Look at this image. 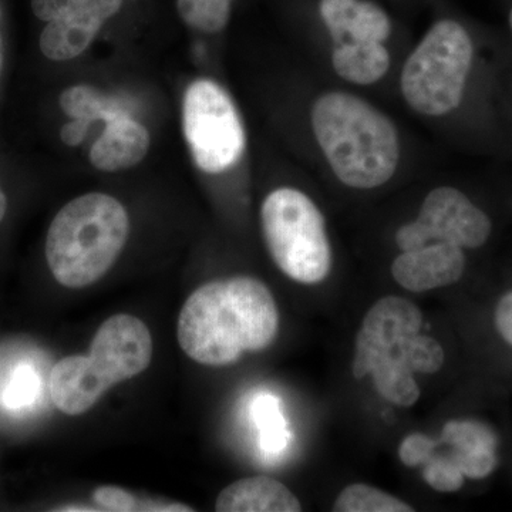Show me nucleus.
I'll use <instances>...</instances> for the list:
<instances>
[{
	"instance_id": "nucleus-1",
	"label": "nucleus",
	"mask_w": 512,
	"mask_h": 512,
	"mask_svg": "<svg viewBox=\"0 0 512 512\" xmlns=\"http://www.w3.org/2000/svg\"><path fill=\"white\" fill-rule=\"evenodd\" d=\"M279 312L271 291L252 276L202 285L178 316V343L205 366H228L247 352H261L278 335Z\"/></svg>"
},
{
	"instance_id": "nucleus-2",
	"label": "nucleus",
	"mask_w": 512,
	"mask_h": 512,
	"mask_svg": "<svg viewBox=\"0 0 512 512\" xmlns=\"http://www.w3.org/2000/svg\"><path fill=\"white\" fill-rule=\"evenodd\" d=\"M316 140L340 183L373 190L390 181L400 160V141L392 120L353 94L332 92L312 110Z\"/></svg>"
},
{
	"instance_id": "nucleus-3",
	"label": "nucleus",
	"mask_w": 512,
	"mask_h": 512,
	"mask_svg": "<svg viewBox=\"0 0 512 512\" xmlns=\"http://www.w3.org/2000/svg\"><path fill=\"white\" fill-rule=\"evenodd\" d=\"M130 220L111 195L92 192L57 212L46 238V259L60 285L84 288L99 281L126 245Z\"/></svg>"
},
{
	"instance_id": "nucleus-4",
	"label": "nucleus",
	"mask_w": 512,
	"mask_h": 512,
	"mask_svg": "<svg viewBox=\"0 0 512 512\" xmlns=\"http://www.w3.org/2000/svg\"><path fill=\"white\" fill-rule=\"evenodd\" d=\"M153 339L136 316H111L94 335L87 356L64 357L53 367L50 394L67 416L89 412L114 384L133 379L150 365Z\"/></svg>"
},
{
	"instance_id": "nucleus-5",
	"label": "nucleus",
	"mask_w": 512,
	"mask_h": 512,
	"mask_svg": "<svg viewBox=\"0 0 512 512\" xmlns=\"http://www.w3.org/2000/svg\"><path fill=\"white\" fill-rule=\"evenodd\" d=\"M261 224L269 254L288 278L305 285L328 278L332 248L325 217L305 192L272 191L262 204Z\"/></svg>"
},
{
	"instance_id": "nucleus-6",
	"label": "nucleus",
	"mask_w": 512,
	"mask_h": 512,
	"mask_svg": "<svg viewBox=\"0 0 512 512\" xmlns=\"http://www.w3.org/2000/svg\"><path fill=\"white\" fill-rule=\"evenodd\" d=\"M473 64V42L460 23L431 26L404 64L402 93L413 110L439 117L457 109Z\"/></svg>"
},
{
	"instance_id": "nucleus-7",
	"label": "nucleus",
	"mask_w": 512,
	"mask_h": 512,
	"mask_svg": "<svg viewBox=\"0 0 512 512\" xmlns=\"http://www.w3.org/2000/svg\"><path fill=\"white\" fill-rule=\"evenodd\" d=\"M183 128L200 170L220 174L241 160L247 146L244 126L231 96L210 79H198L184 94Z\"/></svg>"
},
{
	"instance_id": "nucleus-8",
	"label": "nucleus",
	"mask_w": 512,
	"mask_h": 512,
	"mask_svg": "<svg viewBox=\"0 0 512 512\" xmlns=\"http://www.w3.org/2000/svg\"><path fill=\"white\" fill-rule=\"evenodd\" d=\"M491 229L493 225L488 215L466 194L453 187H437L424 198L416 220L397 229L396 244L402 252L434 242L476 249L488 241Z\"/></svg>"
},
{
	"instance_id": "nucleus-9",
	"label": "nucleus",
	"mask_w": 512,
	"mask_h": 512,
	"mask_svg": "<svg viewBox=\"0 0 512 512\" xmlns=\"http://www.w3.org/2000/svg\"><path fill=\"white\" fill-rule=\"evenodd\" d=\"M423 323L419 306L402 296H384L373 303L356 335L353 376L363 379L377 367L407 366L404 343L421 332Z\"/></svg>"
},
{
	"instance_id": "nucleus-10",
	"label": "nucleus",
	"mask_w": 512,
	"mask_h": 512,
	"mask_svg": "<svg viewBox=\"0 0 512 512\" xmlns=\"http://www.w3.org/2000/svg\"><path fill=\"white\" fill-rule=\"evenodd\" d=\"M464 271V249L448 242H434L414 251L402 252L392 264L394 281L414 293L454 285L460 281Z\"/></svg>"
},
{
	"instance_id": "nucleus-11",
	"label": "nucleus",
	"mask_w": 512,
	"mask_h": 512,
	"mask_svg": "<svg viewBox=\"0 0 512 512\" xmlns=\"http://www.w3.org/2000/svg\"><path fill=\"white\" fill-rule=\"evenodd\" d=\"M319 13L335 45L384 43L392 33L387 13L367 0H320Z\"/></svg>"
},
{
	"instance_id": "nucleus-12",
	"label": "nucleus",
	"mask_w": 512,
	"mask_h": 512,
	"mask_svg": "<svg viewBox=\"0 0 512 512\" xmlns=\"http://www.w3.org/2000/svg\"><path fill=\"white\" fill-rule=\"evenodd\" d=\"M150 134L138 121L119 113L107 121L103 134L90 151L94 167L107 173L136 167L147 156Z\"/></svg>"
},
{
	"instance_id": "nucleus-13",
	"label": "nucleus",
	"mask_w": 512,
	"mask_h": 512,
	"mask_svg": "<svg viewBox=\"0 0 512 512\" xmlns=\"http://www.w3.org/2000/svg\"><path fill=\"white\" fill-rule=\"evenodd\" d=\"M218 512H299L301 501L271 477L258 476L235 481L218 495Z\"/></svg>"
},
{
	"instance_id": "nucleus-14",
	"label": "nucleus",
	"mask_w": 512,
	"mask_h": 512,
	"mask_svg": "<svg viewBox=\"0 0 512 512\" xmlns=\"http://www.w3.org/2000/svg\"><path fill=\"white\" fill-rule=\"evenodd\" d=\"M332 66L346 82L369 86L389 72L390 53L380 42H345L335 45Z\"/></svg>"
},
{
	"instance_id": "nucleus-15",
	"label": "nucleus",
	"mask_w": 512,
	"mask_h": 512,
	"mask_svg": "<svg viewBox=\"0 0 512 512\" xmlns=\"http://www.w3.org/2000/svg\"><path fill=\"white\" fill-rule=\"evenodd\" d=\"M121 5L123 0H32L37 19L72 23L96 32L119 12Z\"/></svg>"
},
{
	"instance_id": "nucleus-16",
	"label": "nucleus",
	"mask_w": 512,
	"mask_h": 512,
	"mask_svg": "<svg viewBox=\"0 0 512 512\" xmlns=\"http://www.w3.org/2000/svg\"><path fill=\"white\" fill-rule=\"evenodd\" d=\"M252 417L259 430V446L266 460H275L284 454L291 434L281 413V404L272 394H261L252 403Z\"/></svg>"
},
{
	"instance_id": "nucleus-17",
	"label": "nucleus",
	"mask_w": 512,
	"mask_h": 512,
	"mask_svg": "<svg viewBox=\"0 0 512 512\" xmlns=\"http://www.w3.org/2000/svg\"><path fill=\"white\" fill-rule=\"evenodd\" d=\"M335 512H413L412 505L400 498L372 487L355 483L343 488L333 504Z\"/></svg>"
},
{
	"instance_id": "nucleus-18",
	"label": "nucleus",
	"mask_w": 512,
	"mask_h": 512,
	"mask_svg": "<svg viewBox=\"0 0 512 512\" xmlns=\"http://www.w3.org/2000/svg\"><path fill=\"white\" fill-rule=\"evenodd\" d=\"M60 107L67 116L89 123L94 120L109 121L121 113L113 101L90 86H73L64 90L60 96Z\"/></svg>"
},
{
	"instance_id": "nucleus-19",
	"label": "nucleus",
	"mask_w": 512,
	"mask_h": 512,
	"mask_svg": "<svg viewBox=\"0 0 512 512\" xmlns=\"http://www.w3.org/2000/svg\"><path fill=\"white\" fill-rule=\"evenodd\" d=\"M440 444L451 447V451L471 453V451L495 450L497 437L494 431L476 420H450L444 424Z\"/></svg>"
},
{
	"instance_id": "nucleus-20",
	"label": "nucleus",
	"mask_w": 512,
	"mask_h": 512,
	"mask_svg": "<svg viewBox=\"0 0 512 512\" xmlns=\"http://www.w3.org/2000/svg\"><path fill=\"white\" fill-rule=\"evenodd\" d=\"M232 0H177L181 18L191 28L218 33L228 25Z\"/></svg>"
},
{
	"instance_id": "nucleus-21",
	"label": "nucleus",
	"mask_w": 512,
	"mask_h": 512,
	"mask_svg": "<svg viewBox=\"0 0 512 512\" xmlns=\"http://www.w3.org/2000/svg\"><path fill=\"white\" fill-rule=\"evenodd\" d=\"M404 356L409 369L421 375H434L440 372L446 362V353L439 340L420 333L406 340Z\"/></svg>"
},
{
	"instance_id": "nucleus-22",
	"label": "nucleus",
	"mask_w": 512,
	"mask_h": 512,
	"mask_svg": "<svg viewBox=\"0 0 512 512\" xmlns=\"http://www.w3.org/2000/svg\"><path fill=\"white\" fill-rule=\"evenodd\" d=\"M423 480L439 493H457L464 485V474L450 454H437L423 464Z\"/></svg>"
},
{
	"instance_id": "nucleus-23",
	"label": "nucleus",
	"mask_w": 512,
	"mask_h": 512,
	"mask_svg": "<svg viewBox=\"0 0 512 512\" xmlns=\"http://www.w3.org/2000/svg\"><path fill=\"white\" fill-rule=\"evenodd\" d=\"M39 387L36 373L30 367H20L13 373L12 379L3 393V403L10 409L29 406L33 402Z\"/></svg>"
},
{
	"instance_id": "nucleus-24",
	"label": "nucleus",
	"mask_w": 512,
	"mask_h": 512,
	"mask_svg": "<svg viewBox=\"0 0 512 512\" xmlns=\"http://www.w3.org/2000/svg\"><path fill=\"white\" fill-rule=\"evenodd\" d=\"M440 441L423 433H413L404 437L399 446L400 461L407 467L423 466L434 453Z\"/></svg>"
},
{
	"instance_id": "nucleus-25",
	"label": "nucleus",
	"mask_w": 512,
	"mask_h": 512,
	"mask_svg": "<svg viewBox=\"0 0 512 512\" xmlns=\"http://www.w3.org/2000/svg\"><path fill=\"white\" fill-rule=\"evenodd\" d=\"M94 503L99 505L101 511L134 512L144 511V505L133 494L127 493L123 488L103 485L93 493Z\"/></svg>"
},
{
	"instance_id": "nucleus-26",
	"label": "nucleus",
	"mask_w": 512,
	"mask_h": 512,
	"mask_svg": "<svg viewBox=\"0 0 512 512\" xmlns=\"http://www.w3.org/2000/svg\"><path fill=\"white\" fill-rule=\"evenodd\" d=\"M495 328L512 348V291L505 293L495 308Z\"/></svg>"
},
{
	"instance_id": "nucleus-27",
	"label": "nucleus",
	"mask_w": 512,
	"mask_h": 512,
	"mask_svg": "<svg viewBox=\"0 0 512 512\" xmlns=\"http://www.w3.org/2000/svg\"><path fill=\"white\" fill-rule=\"evenodd\" d=\"M89 121L74 119L72 123L66 124L62 128V140L67 146H79L82 143L84 136H86L87 128H89Z\"/></svg>"
},
{
	"instance_id": "nucleus-28",
	"label": "nucleus",
	"mask_w": 512,
	"mask_h": 512,
	"mask_svg": "<svg viewBox=\"0 0 512 512\" xmlns=\"http://www.w3.org/2000/svg\"><path fill=\"white\" fill-rule=\"evenodd\" d=\"M6 208H8V201H6L5 192L0 188V224H2L3 218H5Z\"/></svg>"
},
{
	"instance_id": "nucleus-29",
	"label": "nucleus",
	"mask_w": 512,
	"mask_h": 512,
	"mask_svg": "<svg viewBox=\"0 0 512 512\" xmlns=\"http://www.w3.org/2000/svg\"><path fill=\"white\" fill-rule=\"evenodd\" d=\"M0 69H2V50H0Z\"/></svg>"
},
{
	"instance_id": "nucleus-30",
	"label": "nucleus",
	"mask_w": 512,
	"mask_h": 512,
	"mask_svg": "<svg viewBox=\"0 0 512 512\" xmlns=\"http://www.w3.org/2000/svg\"><path fill=\"white\" fill-rule=\"evenodd\" d=\"M510 26H511V30H512V9H511V12H510Z\"/></svg>"
}]
</instances>
